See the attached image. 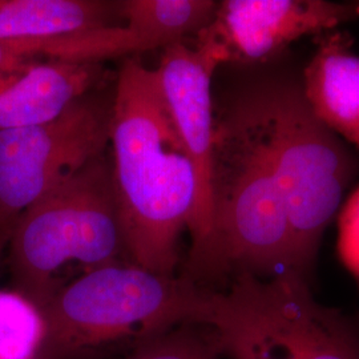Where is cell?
I'll list each match as a JSON object with an SVG mask.
<instances>
[{
  "label": "cell",
  "mask_w": 359,
  "mask_h": 359,
  "mask_svg": "<svg viewBox=\"0 0 359 359\" xmlns=\"http://www.w3.org/2000/svg\"><path fill=\"white\" fill-rule=\"evenodd\" d=\"M210 189V231L204 244L189 250L181 278L222 290L241 274L269 280L297 273L293 234L256 84L215 111Z\"/></svg>",
  "instance_id": "1"
},
{
  "label": "cell",
  "mask_w": 359,
  "mask_h": 359,
  "mask_svg": "<svg viewBox=\"0 0 359 359\" xmlns=\"http://www.w3.org/2000/svg\"><path fill=\"white\" fill-rule=\"evenodd\" d=\"M109 142L127 257L142 269L176 276L196 179L157 71L137 60H127L120 69Z\"/></svg>",
  "instance_id": "2"
},
{
  "label": "cell",
  "mask_w": 359,
  "mask_h": 359,
  "mask_svg": "<svg viewBox=\"0 0 359 359\" xmlns=\"http://www.w3.org/2000/svg\"><path fill=\"white\" fill-rule=\"evenodd\" d=\"M198 287L132 264L84 273L41 309L47 337L38 359H108L157 334L193 323ZM127 354V355H128Z\"/></svg>",
  "instance_id": "3"
},
{
  "label": "cell",
  "mask_w": 359,
  "mask_h": 359,
  "mask_svg": "<svg viewBox=\"0 0 359 359\" xmlns=\"http://www.w3.org/2000/svg\"><path fill=\"white\" fill-rule=\"evenodd\" d=\"M127 257L112 164L104 154L63 180L19 216L8 243L13 290L40 309L65 287L62 271Z\"/></svg>",
  "instance_id": "4"
},
{
  "label": "cell",
  "mask_w": 359,
  "mask_h": 359,
  "mask_svg": "<svg viewBox=\"0 0 359 359\" xmlns=\"http://www.w3.org/2000/svg\"><path fill=\"white\" fill-rule=\"evenodd\" d=\"M256 87L293 234L295 269L310 281L323 231L354 165L338 136L313 114L299 86L268 80Z\"/></svg>",
  "instance_id": "5"
},
{
  "label": "cell",
  "mask_w": 359,
  "mask_h": 359,
  "mask_svg": "<svg viewBox=\"0 0 359 359\" xmlns=\"http://www.w3.org/2000/svg\"><path fill=\"white\" fill-rule=\"evenodd\" d=\"M112 105L87 93L50 123L0 129V231L13 233L28 206L104 154Z\"/></svg>",
  "instance_id": "6"
},
{
  "label": "cell",
  "mask_w": 359,
  "mask_h": 359,
  "mask_svg": "<svg viewBox=\"0 0 359 359\" xmlns=\"http://www.w3.org/2000/svg\"><path fill=\"white\" fill-rule=\"evenodd\" d=\"M359 16L357 3L325 0H225L198 34L196 50L213 65L264 62L305 35Z\"/></svg>",
  "instance_id": "7"
},
{
  "label": "cell",
  "mask_w": 359,
  "mask_h": 359,
  "mask_svg": "<svg viewBox=\"0 0 359 359\" xmlns=\"http://www.w3.org/2000/svg\"><path fill=\"white\" fill-rule=\"evenodd\" d=\"M217 65L182 41L163 53L157 71L165 103L182 148L192 164L196 200L188 222L191 250L205 243L212 224L213 120L212 76Z\"/></svg>",
  "instance_id": "8"
},
{
  "label": "cell",
  "mask_w": 359,
  "mask_h": 359,
  "mask_svg": "<svg viewBox=\"0 0 359 359\" xmlns=\"http://www.w3.org/2000/svg\"><path fill=\"white\" fill-rule=\"evenodd\" d=\"M270 317L298 359H359V314L318 304L295 271L261 280Z\"/></svg>",
  "instance_id": "9"
},
{
  "label": "cell",
  "mask_w": 359,
  "mask_h": 359,
  "mask_svg": "<svg viewBox=\"0 0 359 359\" xmlns=\"http://www.w3.org/2000/svg\"><path fill=\"white\" fill-rule=\"evenodd\" d=\"M194 323L210 326L225 357L231 359H298L270 317L261 278L236 277L222 290L201 289Z\"/></svg>",
  "instance_id": "10"
},
{
  "label": "cell",
  "mask_w": 359,
  "mask_h": 359,
  "mask_svg": "<svg viewBox=\"0 0 359 359\" xmlns=\"http://www.w3.org/2000/svg\"><path fill=\"white\" fill-rule=\"evenodd\" d=\"M102 75L100 63L51 60L0 77V129L50 123L90 93Z\"/></svg>",
  "instance_id": "11"
},
{
  "label": "cell",
  "mask_w": 359,
  "mask_h": 359,
  "mask_svg": "<svg viewBox=\"0 0 359 359\" xmlns=\"http://www.w3.org/2000/svg\"><path fill=\"white\" fill-rule=\"evenodd\" d=\"M301 88L317 118L359 148V56L348 36L334 32L320 40Z\"/></svg>",
  "instance_id": "12"
},
{
  "label": "cell",
  "mask_w": 359,
  "mask_h": 359,
  "mask_svg": "<svg viewBox=\"0 0 359 359\" xmlns=\"http://www.w3.org/2000/svg\"><path fill=\"white\" fill-rule=\"evenodd\" d=\"M121 1L0 0V41L25 59L46 40L108 26Z\"/></svg>",
  "instance_id": "13"
},
{
  "label": "cell",
  "mask_w": 359,
  "mask_h": 359,
  "mask_svg": "<svg viewBox=\"0 0 359 359\" xmlns=\"http://www.w3.org/2000/svg\"><path fill=\"white\" fill-rule=\"evenodd\" d=\"M217 1L212 0H129L120 13L142 51L167 48L189 34H200L213 19Z\"/></svg>",
  "instance_id": "14"
},
{
  "label": "cell",
  "mask_w": 359,
  "mask_h": 359,
  "mask_svg": "<svg viewBox=\"0 0 359 359\" xmlns=\"http://www.w3.org/2000/svg\"><path fill=\"white\" fill-rule=\"evenodd\" d=\"M46 337L41 309L15 290H0V359H38Z\"/></svg>",
  "instance_id": "15"
},
{
  "label": "cell",
  "mask_w": 359,
  "mask_h": 359,
  "mask_svg": "<svg viewBox=\"0 0 359 359\" xmlns=\"http://www.w3.org/2000/svg\"><path fill=\"white\" fill-rule=\"evenodd\" d=\"M217 335L210 326L182 323L135 347L123 359H222Z\"/></svg>",
  "instance_id": "16"
},
{
  "label": "cell",
  "mask_w": 359,
  "mask_h": 359,
  "mask_svg": "<svg viewBox=\"0 0 359 359\" xmlns=\"http://www.w3.org/2000/svg\"><path fill=\"white\" fill-rule=\"evenodd\" d=\"M337 248L342 264L359 283V188L341 210Z\"/></svg>",
  "instance_id": "17"
},
{
  "label": "cell",
  "mask_w": 359,
  "mask_h": 359,
  "mask_svg": "<svg viewBox=\"0 0 359 359\" xmlns=\"http://www.w3.org/2000/svg\"><path fill=\"white\" fill-rule=\"evenodd\" d=\"M32 62L29 59H25L16 55L7 43L0 41V77L16 74L25 69Z\"/></svg>",
  "instance_id": "18"
},
{
  "label": "cell",
  "mask_w": 359,
  "mask_h": 359,
  "mask_svg": "<svg viewBox=\"0 0 359 359\" xmlns=\"http://www.w3.org/2000/svg\"><path fill=\"white\" fill-rule=\"evenodd\" d=\"M11 234L13 233H10V231H0V262H1V257H3L6 248H8Z\"/></svg>",
  "instance_id": "19"
}]
</instances>
